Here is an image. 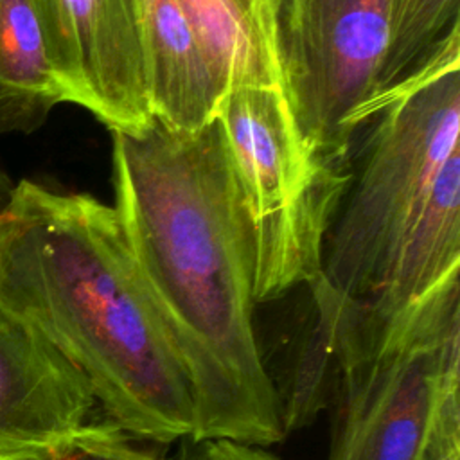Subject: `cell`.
<instances>
[{
	"mask_svg": "<svg viewBox=\"0 0 460 460\" xmlns=\"http://www.w3.org/2000/svg\"><path fill=\"white\" fill-rule=\"evenodd\" d=\"M172 460H280L266 447L226 438H183Z\"/></svg>",
	"mask_w": 460,
	"mask_h": 460,
	"instance_id": "cell-15",
	"label": "cell"
},
{
	"mask_svg": "<svg viewBox=\"0 0 460 460\" xmlns=\"http://www.w3.org/2000/svg\"><path fill=\"white\" fill-rule=\"evenodd\" d=\"M66 102L31 0H0V135H29Z\"/></svg>",
	"mask_w": 460,
	"mask_h": 460,
	"instance_id": "cell-11",
	"label": "cell"
},
{
	"mask_svg": "<svg viewBox=\"0 0 460 460\" xmlns=\"http://www.w3.org/2000/svg\"><path fill=\"white\" fill-rule=\"evenodd\" d=\"M264 363L284 435L307 428L336 399L340 363L331 336L309 296L305 316L279 338Z\"/></svg>",
	"mask_w": 460,
	"mask_h": 460,
	"instance_id": "cell-12",
	"label": "cell"
},
{
	"mask_svg": "<svg viewBox=\"0 0 460 460\" xmlns=\"http://www.w3.org/2000/svg\"><path fill=\"white\" fill-rule=\"evenodd\" d=\"M460 153V38L444 45L358 135L352 178L329 228L318 296L341 361L394 327L388 298L406 241Z\"/></svg>",
	"mask_w": 460,
	"mask_h": 460,
	"instance_id": "cell-3",
	"label": "cell"
},
{
	"mask_svg": "<svg viewBox=\"0 0 460 460\" xmlns=\"http://www.w3.org/2000/svg\"><path fill=\"white\" fill-rule=\"evenodd\" d=\"M216 117L250 237L253 300L271 302L322 271L352 167L307 147L279 88H234Z\"/></svg>",
	"mask_w": 460,
	"mask_h": 460,
	"instance_id": "cell-4",
	"label": "cell"
},
{
	"mask_svg": "<svg viewBox=\"0 0 460 460\" xmlns=\"http://www.w3.org/2000/svg\"><path fill=\"white\" fill-rule=\"evenodd\" d=\"M66 102L110 131H133L153 115L138 0H31Z\"/></svg>",
	"mask_w": 460,
	"mask_h": 460,
	"instance_id": "cell-7",
	"label": "cell"
},
{
	"mask_svg": "<svg viewBox=\"0 0 460 460\" xmlns=\"http://www.w3.org/2000/svg\"><path fill=\"white\" fill-rule=\"evenodd\" d=\"M390 0H273L282 92L307 147L352 167L383 110Z\"/></svg>",
	"mask_w": 460,
	"mask_h": 460,
	"instance_id": "cell-6",
	"label": "cell"
},
{
	"mask_svg": "<svg viewBox=\"0 0 460 460\" xmlns=\"http://www.w3.org/2000/svg\"><path fill=\"white\" fill-rule=\"evenodd\" d=\"M271 4H273V0H271Z\"/></svg>",
	"mask_w": 460,
	"mask_h": 460,
	"instance_id": "cell-17",
	"label": "cell"
},
{
	"mask_svg": "<svg viewBox=\"0 0 460 460\" xmlns=\"http://www.w3.org/2000/svg\"><path fill=\"white\" fill-rule=\"evenodd\" d=\"M0 309L47 338L129 437H194L187 372L111 205L18 181L0 205Z\"/></svg>",
	"mask_w": 460,
	"mask_h": 460,
	"instance_id": "cell-2",
	"label": "cell"
},
{
	"mask_svg": "<svg viewBox=\"0 0 460 460\" xmlns=\"http://www.w3.org/2000/svg\"><path fill=\"white\" fill-rule=\"evenodd\" d=\"M424 460H460V397L444 408Z\"/></svg>",
	"mask_w": 460,
	"mask_h": 460,
	"instance_id": "cell-16",
	"label": "cell"
},
{
	"mask_svg": "<svg viewBox=\"0 0 460 460\" xmlns=\"http://www.w3.org/2000/svg\"><path fill=\"white\" fill-rule=\"evenodd\" d=\"M50 460H162L149 451L131 446L129 435L111 420L90 422L79 438Z\"/></svg>",
	"mask_w": 460,
	"mask_h": 460,
	"instance_id": "cell-14",
	"label": "cell"
},
{
	"mask_svg": "<svg viewBox=\"0 0 460 460\" xmlns=\"http://www.w3.org/2000/svg\"><path fill=\"white\" fill-rule=\"evenodd\" d=\"M460 392V273L408 307L370 354L340 367L327 460H424Z\"/></svg>",
	"mask_w": 460,
	"mask_h": 460,
	"instance_id": "cell-5",
	"label": "cell"
},
{
	"mask_svg": "<svg viewBox=\"0 0 460 460\" xmlns=\"http://www.w3.org/2000/svg\"><path fill=\"white\" fill-rule=\"evenodd\" d=\"M111 135L113 208L187 372L192 440H282L253 325L250 237L219 119L196 131L151 119Z\"/></svg>",
	"mask_w": 460,
	"mask_h": 460,
	"instance_id": "cell-1",
	"label": "cell"
},
{
	"mask_svg": "<svg viewBox=\"0 0 460 460\" xmlns=\"http://www.w3.org/2000/svg\"><path fill=\"white\" fill-rule=\"evenodd\" d=\"M226 93L239 86L279 88L271 0H178Z\"/></svg>",
	"mask_w": 460,
	"mask_h": 460,
	"instance_id": "cell-10",
	"label": "cell"
},
{
	"mask_svg": "<svg viewBox=\"0 0 460 460\" xmlns=\"http://www.w3.org/2000/svg\"><path fill=\"white\" fill-rule=\"evenodd\" d=\"M455 38H460V0H390L385 106Z\"/></svg>",
	"mask_w": 460,
	"mask_h": 460,
	"instance_id": "cell-13",
	"label": "cell"
},
{
	"mask_svg": "<svg viewBox=\"0 0 460 460\" xmlns=\"http://www.w3.org/2000/svg\"><path fill=\"white\" fill-rule=\"evenodd\" d=\"M86 377L38 331L0 309V460H50L95 419Z\"/></svg>",
	"mask_w": 460,
	"mask_h": 460,
	"instance_id": "cell-8",
	"label": "cell"
},
{
	"mask_svg": "<svg viewBox=\"0 0 460 460\" xmlns=\"http://www.w3.org/2000/svg\"><path fill=\"white\" fill-rule=\"evenodd\" d=\"M153 119L196 131L216 119L226 90L178 0H138Z\"/></svg>",
	"mask_w": 460,
	"mask_h": 460,
	"instance_id": "cell-9",
	"label": "cell"
}]
</instances>
